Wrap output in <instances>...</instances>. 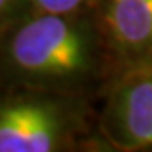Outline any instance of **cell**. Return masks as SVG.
Returning a JSON list of instances; mask_svg holds the SVG:
<instances>
[{"label":"cell","mask_w":152,"mask_h":152,"mask_svg":"<svg viewBox=\"0 0 152 152\" xmlns=\"http://www.w3.org/2000/svg\"><path fill=\"white\" fill-rule=\"evenodd\" d=\"M37 5L51 14H66L81 5L83 0H36Z\"/></svg>","instance_id":"cell-5"},{"label":"cell","mask_w":152,"mask_h":152,"mask_svg":"<svg viewBox=\"0 0 152 152\" xmlns=\"http://www.w3.org/2000/svg\"><path fill=\"white\" fill-rule=\"evenodd\" d=\"M105 17L124 46H152V0H110Z\"/></svg>","instance_id":"cell-2"},{"label":"cell","mask_w":152,"mask_h":152,"mask_svg":"<svg viewBox=\"0 0 152 152\" xmlns=\"http://www.w3.org/2000/svg\"><path fill=\"white\" fill-rule=\"evenodd\" d=\"M46 108L31 103L0 108V152H31V139Z\"/></svg>","instance_id":"cell-4"},{"label":"cell","mask_w":152,"mask_h":152,"mask_svg":"<svg viewBox=\"0 0 152 152\" xmlns=\"http://www.w3.org/2000/svg\"><path fill=\"white\" fill-rule=\"evenodd\" d=\"M10 54L19 68L36 75L64 76L86 66V46L81 34L59 14L26 24L12 39Z\"/></svg>","instance_id":"cell-1"},{"label":"cell","mask_w":152,"mask_h":152,"mask_svg":"<svg viewBox=\"0 0 152 152\" xmlns=\"http://www.w3.org/2000/svg\"><path fill=\"white\" fill-rule=\"evenodd\" d=\"M7 4H9V0H0V10H2V9H4Z\"/></svg>","instance_id":"cell-6"},{"label":"cell","mask_w":152,"mask_h":152,"mask_svg":"<svg viewBox=\"0 0 152 152\" xmlns=\"http://www.w3.org/2000/svg\"><path fill=\"white\" fill-rule=\"evenodd\" d=\"M120 120L125 135L137 145H152V76L122 91Z\"/></svg>","instance_id":"cell-3"}]
</instances>
